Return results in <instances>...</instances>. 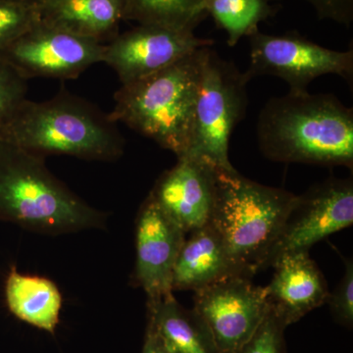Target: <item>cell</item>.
Returning a JSON list of instances; mask_svg holds the SVG:
<instances>
[{
    "instance_id": "obj_25",
    "label": "cell",
    "mask_w": 353,
    "mask_h": 353,
    "mask_svg": "<svg viewBox=\"0 0 353 353\" xmlns=\"http://www.w3.org/2000/svg\"><path fill=\"white\" fill-rule=\"evenodd\" d=\"M318 17L350 27L353 22V0H305Z\"/></svg>"
},
{
    "instance_id": "obj_6",
    "label": "cell",
    "mask_w": 353,
    "mask_h": 353,
    "mask_svg": "<svg viewBox=\"0 0 353 353\" xmlns=\"http://www.w3.org/2000/svg\"><path fill=\"white\" fill-rule=\"evenodd\" d=\"M250 79L234 62L223 59L212 46L204 50L194 131L185 157L199 158L216 168L234 170L230 141L245 118Z\"/></svg>"
},
{
    "instance_id": "obj_15",
    "label": "cell",
    "mask_w": 353,
    "mask_h": 353,
    "mask_svg": "<svg viewBox=\"0 0 353 353\" xmlns=\"http://www.w3.org/2000/svg\"><path fill=\"white\" fill-rule=\"evenodd\" d=\"M39 22L99 43L119 34L125 21V0H39Z\"/></svg>"
},
{
    "instance_id": "obj_2",
    "label": "cell",
    "mask_w": 353,
    "mask_h": 353,
    "mask_svg": "<svg viewBox=\"0 0 353 353\" xmlns=\"http://www.w3.org/2000/svg\"><path fill=\"white\" fill-rule=\"evenodd\" d=\"M0 143L39 157L113 161L124 153L117 124L94 104L62 88L48 101L25 99L0 119Z\"/></svg>"
},
{
    "instance_id": "obj_7",
    "label": "cell",
    "mask_w": 353,
    "mask_h": 353,
    "mask_svg": "<svg viewBox=\"0 0 353 353\" xmlns=\"http://www.w3.org/2000/svg\"><path fill=\"white\" fill-rule=\"evenodd\" d=\"M248 78L273 76L289 85L290 92L303 94L316 79L336 75L352 82L353 50H329L294 34L282 36L257 31L250 36Z\"/></svg>"
},
{
    "instance_id": "obj_26",
    "label": "cell",
    "mask_w": 353,
    "mask_h": 353,
    "mask_svg": "<svg viewBox=\"0 0 353 353\" xmlns=\"http://www.w3.org/2000/svg\"><path fill=\"white\" fill-rule=\"evenodd\" d=\"M141 353H170L165 350L157 336L152 332L145 329V341Z\"/></svg>"
},
{
    "instance_id": "obj_24",
    "label": "cell",
    "mask_w": 353,
    "mask_h": 353,
    "mask_svg": "<svg viewBox=\"0 0 353 353\" xmlns=\"http://www.w3.org/2000/svg\"><path fill=\"white\" fill-rule=\"evenodd\" d=\"M27 80L0 57V119L27 99Z\"/></svg>"
},
{
    "instance_id": "obj_4",
    "label": "cell",
    "mask_w": 353,
    "mask_h": 353,
    "mask_svg": "<svg viewBox=\"0 0 353 353\" xmlns=\"http://www.w3.org/2000/svg\"><path fill=\"white\" fill-rule=\"evenodd\" d=\"M206 48L157 73L121 85L109 118L152 139L176 158L185 157L194 131Z\"/></svg>"
},
{
    "instance_id": "obj_1",
    "label": "cell",
    "mask_w": 353,
    "mask_h": 353,
    "mask_svg": "<svg viewBox=\"0 0 353 353\" xmlns=\"http://www.w3.org/2000/svg\"><path fill=\"white\" fill-rule=\"evenodd\" d=\"M256 137L262 154L281 163L353 168V109L334 94L290 92L267 101Z\"/></svg>"
},
{
    "instance_id": "obj_5",
    "label": "cell",
    "mask_w": 353,
    "mask_h": 353,
    "mask_svg": "<svg viewBox=\"0 0 353 353\" xmlns=\"http://www.w3.org/2000/svg\"><path fill=\"white\" fill-rule=\"evenodd\" d=\"M217 192L210 224L219 234L241 277L250 279L269 267L296 194L216 168Z\"/></svg>"
},
{
    "instance_id": "obj_3",
    "label": "cell",
    "mask_w": 353,
    "mask_h": 353,
    "mask_svg": "<svg viewBox=\"0 0 353 353\" xmlns=\"http://www.w3.org/2000/svg\"><path fill=\"white\" fill-rule=\"evenodd\" d=\"M0 221L58 236L103 228L106 215L58 180L44 157L0 143Z\"/></svg>"
},
{
    "instance_id": "obj_18",
    "label": "cell",
    "mask_w": 353,
    "mask_h": 353,
    "mask_svg": "<svg viewBox=\"0 0 353 353\" xmlns=\"http://www.w3.org/2000/svg\"><path fill=\"white\" fill-rule=\"evenodd\" d=\"M4 299L14 317L46 333L55 334L62 294L50 279L23 274L12 266L4 283Z\"/></svg>"
},
{
    "instance_id": "obj_21",
    "label": "cell",
    "mask_w": 353,
    "mask_h": 353,
    "mask_svg": "<svg viewBox=\"0 0 353 353\" xmlns=\"http://www.w3.org/2000/svg\"><path fill=\"white\" fill-rule=\"evenodd\" d=\"M38 22L34 4L0 0V48L10 43Z\"/></svg>"
},
{
    "instance_id": "obj_10",
    "label": "cell",
    "mask_w": 353,
    "mask_h": 353,
    "mask_svg": "<svg viewBox=\"0 0 353 353\" xmlns=\"http://www.w3.org/2000/svg\"><path fill=\"white\" fill-rule=\"evenodd\" d=\"M214 41L194 29L139 25L105 43L102 63L117 74L121 85L157 73Z\"/></svg>"
},
{
    "instance_id": "obj_13",
    "label": "cell",
    "mask_w": 353,
    "mask_h": 353,
    "mask_svg": "<svg viewBox=\"0 0 353 353\" xmlns=\"http://www.w3.org/2000/svg\"><path fill=\"white\" fill-rule=\"evenodd\" d=\"M216 192V167L199 158L183 157L159 176L150 196L188 234L210 223Z\"/></svg>"
},
{
    "instance_id": "obj_17",
    "label": "cell",
    "mask_w": 353,
    "mask_h": 353,
    "mask_svg": "<svg viewBox=\"0 0 353 353\" xmlns=\"http://www.w3.org/2000/svg\"><path fill=\"white\" fill-rule=\"evenodd\" d=\"M148 324L170 353H221L210 330L194 308L185 309L173 294L148 299Z\"/></svg>"
},
{
    "instance_id": "obj_19",
    "label": "cell",
    "mask_w": 353,
    "mask_h": 353,
    "mask_svg": "<svg viewBox=\"0 0 353 353\" xmlns=\"http://www.w3.org/2000/svg\"><path fill=\"white\" fill-rule=\"evenodd\" d=\"M206 0H125V21L196 29L206 17Z\"/></svg>"
},
{
    "instance_id": "obj_12",
    "label": "cell",
    "mask_w": 353,
    "mask_h": 353,
    "mask_svg": "<svg viewBox=\"0 0 353 353\" xmlns=\"http://www.w3.org/2000/svg\"><path fill=\"white\" fill-rule=\"evenodd\" d=\"M187 234L148 194L136 221V265L132 278L148 299L173 294L172 275Z\"/></svg>"
},
{
    "instance_id": "obj_22",
    "label": "cell",
    "mask_w": 353,
    "mask_h": 353,
    "mask_svg": "<svg viewBox=\"0 0 353 353\" xmlns=\"http://www.w3.org/2000/svg\"><path fill=\"white\" fill-rule=\"evenodd\" d=\"M285 329L287 327L269 308L252 338L234 353H285Z\"/></svg>"
},
{
    "instance_id": "obj_8",
    "label": "cell",
    "mask_w": 353,
    "mask_h": 353,
    "mask_svg": "<svg viewBox=\"0 0 353 353\" xmlns=\"http://www.w3.org/2000/svg\"><path fill=\"white\" fill-rule=\"evenodd\" d=\"M105 43L38 22L0 48V57L23 79L73 80L92 65L102 63Z\"/></svg>"
},
{
    "instance_id": "obj_23",
    "label": "cell",
    "mask_w": 353,
    "mask_h": 353,
    "mask_svg": "<svg viewBox=\"0 0 353 353\" xmlns=\"http://www.w3.org/2000/svg\"><path fill=\"white\" fill-rule=\"evenodd\" d=\"M327 303L334 321L347 329L353 326V262L345 260V271L333 294L330 292Z\"/></svg>"
},
{
    "instance_id": "obj_16",
    "label": "cell",
    "mask_w": 353,
    "mask_h": 353,
    "mask_svg": "<svg viewBox=\"0 0 353 353\" xmlns=\"http://www.w3.org/2000/svg\"><path fill=\"white\" fill-rule=\"evenodd\" d=\"M233 276L239 275L226 246L209 223L185 236L174 266L172 290L196 292Z\"/></svg>"
},
{
    "instance_id": "obj_27",
    "label": "cell",
    "mask_w": 353,
    "mask_h": 353,
    "mask_svg": "<svg viewBox=\"0 0 353 353\" xmlns=\"http://www.w3.org/2000/svg\"><path fill=\"white\" fill-rule=\"evenodd\" d=\"M14 1L25 2V3L36 4L39 0H14Z\"/></svg>"
},
{
    "instance_id": "obj_11",
    "label": "cell",
    "mask_w": 353,
    "mask_h": 353,
    "mask_svg": "<svg viewBox=\"0 0 353 353\" xmlns=\"http://www.w3.org/2000/svg\"><path fill=\"white\" fill-rule=\"evenodd\" d=\"M194 304L221 353H234L250 340L269 309L265 288L240 276L196 290Z\"/></svg>"
},
{
    "instance_id": "obj_20",
    "label": "cell",
    "mask_w": 353,
    "mask_h": 353,
    "mask_svg": "<svg viewBox=\"0 0 353 353\" xmlns=\"http://www.w3.org/2000/svg\"><path fill=\"white\" fill-rule=\"evenodd\" d=\"M206 15L227 34V43L234 48L243 37L259 31V24L273 15L267 0H206Z\"/></svg>"
},
{
    "instance_id": "obj_9",
    "label": "cell",
    "mask_w": 353,
    "mask_h": 353,
    "mask_svg": "<svg viewBox=\"0 0 353 353\" xmlns=\"http://www.w3.org/2000/svg\"><path fill=\"white\" fill-rule=\"evenodd\" d=\"M353 223L352 178L332 176L297 196L272 250L269 267L287 253L311 246Z\"/></svg>"
},
{
    "instance_id": "obj_14",
    "label": "cell",
    "mask_w": 353,
    "mask_h": 353,
    "mask_svg": "<svg viewBox=\"0 0 353 353\" xmlns=\"http://www.w3.org/2000/svg\"><path fill=\"white\" fill-rule=\"evenodd\" d=\"M274 275L265 288L269 308L285 327L327 303L328 285L309 252L287 253L272 266Z\"/></svg>"
}]
</instances>
